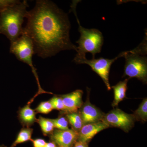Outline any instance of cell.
Masks as SVG:
<instances>
[{"label":"cell","instance_id":"cell-24","mask_svg":"<svg viewBox=\"0 0 147 147\" xmlns=\"http://www.w3.org/2000/svg\"><path fill=\"white\" fill-rule=\"evenodd\" d=\"M44 147H58V146L54 142H50L46 143Z\"/></svg>","mask_w":147,"mask_h":147},{"label":"cell","instance_id":"cell-3","mask_svg":"<svg viewBox=\"0 0 147 147\" xmlns=\"http://www.w3.org/2000/svg\"><path fill=\"white\" fill-rule=\"evenodd\" d=\"M79 1L72 2L71 10L76 16L79 24V31L80 33L79 39L76 41L79 46L77 47V54L74 59L86 58V53H91L92 59H94L96 54L101 52L103 44V36L102 33L96 29H87L84 28L80 24L76 12V7Z\"/></svg>","mask_w":147,"mask_h":147},{"label":"cell","instance_id":"cell-9","mask_svg":"<svg viewBox=\"0 0 147 147\" xmlns=\"http://www.w3.org/2000/svg\"><path fill=\"white\" fill-rule=\"evenodd\" d=\"M88 98L86 102L83 103L79 112L84 125L94 123L102 121L105 114L95 105H92L89 100L88 92Z\"/></svg>","mask_w":147,"mask_h":147},{"label":"cell","instance_id":"cell-19","mask_svg":"<svg viewBox=\"0 0 147 147\" xmlns=\"http://www.w3.org/2000/svg\"><path fill=\"white\" fill-rule=\"evenodd\" d=\"M53 110L52 104L49 100L40 102L34 110L36 113L48 114Z\"/></svg>","mask_w":147,"mask_h":147},{"label":"cell","instance_id":"cell-26","mask_svg":"<svg viewBox=\"0 0 147 147\" xmlns=\"http://www.w3.org/2000/svg\"><path fill=\"white\" fill-rule=\"evenodd\" d=\"M62 147V146H61V147Z\"/></svg>","mask_w":147,"mask_h":147},{"label":"cell","instance_id":"cell-8","mask_svg":"<svg viewBox=\"0 0 147 147\" xmlns=\"http://www.w3.org/2000/svg\"><path fill=\"white\" fill-rule=\"evenodd\" d=\"M50 137V141L58 147H71L78 140V133L72 128L66 130L56 129Z\"/></svg>","mask_w":147,"mask_h":147},{"label":"cell","instance_id":"cell-5","mask_svg":"<svg viewBox=\"0 0 147 147\" xmlns=\"http://www.w3.org/2000/svg\"><path fill=\"white\" fill-rule=\"evenodd\" d=\"M10 53L15 55L18 60L27 64L31 68L37 81L40 92H45L40 86L36 69L33 64L32 59L35 54L34 47L30 36L24 33L16 40L10 43Z\"/></svg>","mask_w":147,"mask_h":147},{"label":"cell","instance_id":"cell-20","mask_svg":"<svg viewBox=\"0 0 147 147\" xmlns=\"http://www.w3.org/2000/svg\"><path fill=\"white\" fill-rule=\"evenodd\" d=\"M49 101L52 104L53 110H59L62 113H63L64 110V105L60 95L54 96Z\"/></svg>","mask_w":147,"mask_h":147},{"label":"cell","instance_id":"cell-25","mask_svg":"<svg viewBox=\"0 0 147 147\" xmlns=\"http://www.w3.org/2000/svg\"><path fill=\"white\" fill-rule=\"evenodd\" d=\"M0 147H7L6 146H4V145H1V146H0Z\"/></svg>","mask_w":147,"mask_h":147},{"label":"cell","instance_id":"cell-11","mask_svg":"<svg viewBox=\"0 0 147 147\" xmlns=\"http://www.w3.org/2000/svg\"><path fill=\"white\" fill-rule=\"evenodd\" d=\"M110 127L102 121L84 125L78 132L77 141L88 143L98 132Z\"/></svg>","mask_w":147,"mask_h":147},{"label":"cell","instance_id":"cell-10","mask_svg":"<svg viewBox=\"0 0 147 147\" xmlns=\"http://www.w3.org/2000/svg\"><path fill=\"white\" fill-rule=\"evenodd\" d=\"M83 94L82 90H77L67 94L60 95L64 105L63 113L66 114L78 112L84 103L82 100Z\"/></svg>","mask_w":147,"mask_h":147},{"label":"cell","instance_id":"cell-16","mask_svg":"<svg viewBox=\"0 0 147 147\" xmlns=\"http://www.w3.org/2000/svg\"><path fill=\"white\" fill-rule=\"evenodd\" d=\"M36 122L39 125L44 136H50L55 130V127L52 119L45 118L40 116L37 119Z\"/></svg>","mask_w":147,"mask_h":147},{"label":"cell","instance_id":"cell-7","mask_svg":"<svg viewBox=\"0 0 147 147\" xmlns=\"http://www.w3.org/2000/svg\"><path fill=\"white\" fill-rule=\"evenodd\" d=\"M135 121L133 115L127 114L118 108L105 114L102 120L109 127H118L126 132L134 126Z\"/></svg>","mask_w":147,"mask_h":147},{"label":"cell","instance_id":"cell-1","mask_svg":"<svg viewBox=\"0 0 147 147\" xmlns=\"http://www.w3.org/2000/svg\"><path fill=\"white\" fill-rule=\"evenodd\" d=\"M26 18L24 33L31 38L35 54L38 57L45 59L62 51H77L70 40L68 15L53 2L37 1Z\"/></svg>","mask_w":147,"mask_h":147},{"label":"cell","instance_id":"cell-12","mask_svg":"<svg viewBox=\"0 0 147 147\" xmlns=\"http://www.w3.org/2000/svg\"><path fill=\"white\" fill-rule=\"evenodd\" d=\"M36 113L31 108L30 104L21 108L18 112V118L24 127H30L36 122Z\"/></svg>","mask_w":147,"mask_h":147},{"label":"cell","instance_id":"cell-23","mask_svg":"<svg viewBox=\"0 0 147 147\" xmlns=\"http://www.w3.org/2000/svg\"><path fill=\"white\" fill-rule=\"evenodd\" d=\"M71 147H88V143L77 141Z\"/></svg>","mask_w":147,"mask_h":147},{"label":"cell","instance_id":"cell-4","mask_svg":"<svg viewBox=\"0 0 147 147\" xmlns=\"http://www.w3.org/2000/svg\"><path fill=\"white\" fill-rule=\"evenodd\" d=\"M146 45L144 40L134 50L128 51L124 57L125 63L123 76H128L129 79L137 78L144 84H147V58L142 56L146 55Z\"/></svg>","mask_w":147,"mask_h":147},{"label":"cell","instance_id":"cell-21","mask_svg":"<svg viewBox=\"0 0 147 147\" xmlns=\"http://www.w3.org/2000/svg\"><path fill=\"white\" fill-rule=\"evenodd\" d=\"M19 1L17 0H0V13Z\"/></svg>","mask_w":147,"mask_h":147},{"label":"cell","instance_id":"cell-18","mask_svg":"<svg viewBox=\"0 0 147 147\" xmlns=\"http://www.w3.org/2000/svg\"><path fill=\"white\" fill-rule=\"evenodd\" d=\"M55 128L60 130L69 129L68 121L66 117L60 116L57 119H52Z\"/></svg>","mask_w":147,"mask_h":147},{"label":"cell","instance_id":"cell-6","mask_svg":"<svg viewBox=\"0 0 147 147\" xmlns=\"http://www.w3.org/2000/svg\"><path fill=\"white\" fill-rule=\"evenodd\" d=\"M127 52L128 51L122 52L115 58L111 59L100 57L88 60L86 58H84L78 59H74L73 61L77 64H85L89 65L93 71L98 74L102 79L108 90H110L111 87L109 82V77L111 65L119 58L124 57Z\"/></svg>","mask_w":147,"mask_h":147},{"label":"cell","instance_id":"cell-22","mask_svg":"<svg viewBox=\"0 0 147 147\" xmlns=\"http://www.w3.org/2000/svg\"><path fill=\"white\" fill-rule=\"evenodd\" d=\"M33 147H44L46 143L45 140L42 139H32Z\"/></svg>","mask_w":147,"mask_h":147},{"label":"cell","instance_id":"cell-15","mask_svg":"<svg viewBox=\"0 0 147 147\" xmlns=\"http://www.w3.org/2000/svg\"><path fill=\"white\" fill-rule=\"evenodd\" d=\"M65 117L72 129L78 133L84 125L79 112L67 113Z\"/></svg>","mask_w":147,"mask_h":147},{"label":"cell","instance_id":"cell-14","mask_svg":"<svg viewBox=\"0 0 147 147\" xmlns=\"http://www.w3.org/2000/svg\"><path fill=\"white\" fill-rule=\"evenodd\" d=\"M33 129L28 127H24L21 129L18 133L16 140L10 147H15L17 145L29 141H32V136Z\"/></svg>","mask_w":147,"mask_h":147},{"label":"cell","instance_id":"cell-17","mask_svg":"<svg viewBox=\"0 0 147 147\" xmlns=\"http://www.w3.org/2000/svg\"><path fill=\"white\" fill-rule=\"evenodd\" d=\"M136 120L141 121L143 122L146 121L147 120V99L144 98L139 108L133 114Z\"/></svg>","mask_w":147,"mask_h":147},{"label":"cell","instance_id":"cell-2","mask_svg":"<svg viewBox=\"0 0 147 147\" xmlns=\"http://www.w3.org/2000/svg\"><path fill=\"white\" fill-rule=\"evenodd\" d=\"M28 7L26 1H19L0 13V34L5 35L10 43L24 34L22 25L28 15Z\"/></svg>","mask_w":147,"mask_h":147},{"label":"cell","instance_id":"cell-13","mask_svg":"<svg viewBox=\"0 0 147 147\" xmlns=\"http://www.w3.org/2000/svg\"><path fill=\"white\" fill-rule=\"evenodd\" d=\"M129 79H125L124 81L119 82L115 86L111 87L114 93V99L112 106L117 107L119 103L126 98L127 82Z\"/></svg>","mask_w":147,"mask_h":147}]
</instances>
